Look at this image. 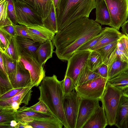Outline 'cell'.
<instances>
[{
	"instance_id": "cell-1",
	"label": "cell",
	"mask_w": 128,
	"mask_h": 128,
	"mask_svg": "<svg viewBox=\"0 0 128 128\" xmlns=\"http://www.w3.org/2000/svg\"><path fill=\"white\" fill-rule=\"evenodd\" d=\"M102 30L95 20L86 17L80 18L56 34L52 40L58 58L67 61L81 46L99 34Z\"/></svg>"
},
{
	"instance_id": "cell-2",
	"label": "cell",
	"mask_w": 128,
	"mask_h": 128,
	"mask_svg": "<svg viewBox=\"0 0 128 128\" xmlns=\"http://www.w3.org/2000/svg\"><path fill=\"white\" fill-rule=\"evenodd\" d=\"M40 96L38 100L42 102L50 112L62 124L64 127L70 128L67 121L63 107L64 94L62 81L56 76H46L38 86Z\"/></svg>"
},
{
	"instance_id": "cell-3",
	"label": "cell",
	"mask_w": 128,
	"mask_h": 128,
	"mask_svg": "<svg viewBox=\"0 0 128 128\" xmlns=\"http://www.w3.org/2000/svg\"><path fill=\"white\" fill-rule=\"evenodd\" d=\"M96 0H60L56 10L58 32L77 19L88 18Z\"/></svg>"
},
{
	"instance_id": "cell-4",
	"label": "cell",
	"mask_w": 128,
	"mask_h": 128,
	"mask_svg": "<svg viewBox=\"0 0 128 128\" xmlns=\"http://www.w3.org/2000/svg\"><path fill=\"white\" fill-rule=\"evenodd\" d=\"M122 94V90L107 81L100 101L104 108L108 125L110 126L116 124L118 108Z\"/></svg>"
},
{
	"instance_id": "cell-5",
	"label": "cell",
	"mask_w": 128,
	"mask_h": 128,
	"mask_svg": "<svg viewBox=\"0 0 128 128\" xmlns=\"http://www.w3.org/2000/svg\"><path fill=\"white\" fill-rule=\"evenodd\" d=\"M107 81V78L98 77L76 86L75 90L80 98L100 99Z\"/></svg>"
},
{
	"instance_id": "cell-6",
	"label": "cell",
	"mask_w": 128,
	"mask_h": 128,
	"mask_svg": "<svg viewBox=\"0 0 128 128\" xmlns=\"http://www.w3.org/2000/svg\"><path fill=\"white\" fill-rule=\"evenodd\" d=\"M110 15L112 27L119 30L128 18V0H104Z\"/></svg>"
},
{
	"instance_id": "cell-7",
	"label": "cell",
	"mask_w": 128,
	"mask_h": 128,
	"mask_svg": "<svg viewBox=\"0 0 128 128\" xmlns=\"http://www.w3.org/2000/svg\"><path fill=\"white\" fill-rule=\"evenodd\" d=\"M16 21L20 25H43L41 18L22 0H13Z\"/></svg>"
},
{
	"instance_id": "cell-8",
	"label": "cell",
	"mask_w": 128,
	"mask_h": 128,
	"mask_svg": "<svg viewBox=\"0 0 128 128\" xmlns=\"http://www.w3.org/2000/svg\"><path fill=\"white\" fill-rule=\"evenodd\" d=\"M19 61L29 72L32 84L34 86H38L46 76L43 66L34 56L26 52H22Z\"/></svg>"
},
{
	"instance_id": "cell-9",
	"label": "cell",
	"mask_w": 128,
	"mask_h": 128,
	"mask_svg": "<svg viewBox=\"0 0 128 128\" xmlns=\"http://www.w3.org/2000/svg\"><path fill=\"white\" fill-rule=\"evenodd\" d=\"M91 52L89 50L76 51L67 60L65 76L70 77L75 85L81 70L85 66L87 65Z\"/></svg>"
},
{
	"instance_id": "cell-10",
	"label": "cell",
	"mask_w": 128,
	"mask_h": 128,
	"mask_svg": "<svg viewBox=\"0 0 128 128\" xmlns=\"http://www.w3.org/2000/svg\"><path fill=\"white\" fill-rule=\"evenodd\" d=\"M80 99L75 89L70 94L64 96L63 108L67 121L70 128H75Z\"/></svg>"
},
{
	"instance_id": "cell-11",
	"label": "cell",
	"mask_w": 128,
	"mask_h": 128,
	"mask_svg": "<svg viewBox=\"0 0 128 128\" xmlns=\"http://www.w3.org/2000/svg\"><path fill=\"white\" fill-rule=\"evenodd\" d=\"M100 99L80 98L75 128H82L91 116L100 106Z\"/></svg>"
},
{
	"instance_id": "cell-12",
	"label": "cell",
	"mask_w": 128,
	"mask_h": 128,
	"mask_svg": "<svg viewBox=\"0 0 128 128\" xmlns=\"http://www.w3.org/2000/svg\"><path fill=\"white\" fill-rule=\"evenodd\" d=\"M9 79L13 89L24 88L32 85L29 72L20 61L17 62L15 70Z\"/></svg>"
},
{
	"instance_id": "cell-13",
	"label": "cell",
	"mask_w": 128,
	"mask_h": 128,
	"mask_svg": "<svg viewBox=\"0 0 128 128\" xmlns=\"http://www.w3.org/2000/svg\"><path fill=\"white\" fill-rule=\"evenodd\" d=\"M28 33L31 39L34 42L42 43L48 40H52L55 34L43 25H29Z\"/></svg>"
},
{
	"instance_id": "cell-14",
	"label": "cell",
	"mask_w": 128,
	"mask_h": 128,
	"mask_svg": "<svg viewBox=\"0 0 128 128\" xmlns=\"http://www.w3.org/2000/svg\"><path fill=\"white\" fill-rule=\"evenodd\" d=\"M108 125V119L102 105L96 110L82 128H105Z\"/></svg>"
},
{
	"instance_id": "cell-15",
	"label": "cell",
	"mask_w": 128,
	"mask_h": 128,
	"mask_svg": "<svg viewBox=\"0 0 128 128\" xmlns=\"http://www.w3.org/2000/svg\"><path fill=\"white\" fill-rule=\"evenodd\" d=\"M103 35L98 43L90 50H95L108 44L118 41L122 34L117 29L112 27L102 28Z\"/></svg>"
},
{
	"instance_id": "cell-16",
	"label": "cell",
	"mask_w": 128,
	"mask_h": 128,
	"mask_svg": "<svg viewBox=\"0 0 128 128\" xmlns=\"http://www.w3.org/2000/svg\"><path fill=\"white\" fill-rule=\"evenodd\" d=\"M42 18V21L48 16L52 0H22Z\"/></svg>"
},
{
	"instance_id": "cell-17",
	"label": "cell",
	"mask_w": 128,
	"mask_h": 128,
	"mask_svg": "<svg viewBox=\"0 0 128 128\" xmlns=\"http://www.w3.org/2000/svg\"><path fill=\"white\" fill-rule=\"evenodd\" d=\"M34 87V86L32 85L24 88L14 96L8 99L0 100V106H8L12 103L15 101L18 102L20 105L23 104L25 106L28 105L31 99L32 94V89Z\"/></svg>"
},
{
	"instance_id": "cell-18",
	"label": "cell",
	"mask_w": 128,
	"mask_h": 128,
	"mask_svg": "<svg viewBox=\"0 0 128 128\" xmlns=\"http://www.w3.org/2000/svg\"><path fill=\"white\" fill-rule=\"evenodd\" d=\"M96 18L95 21L102 25L112 27L111 19L109 10L104 0H96Z\"/></svg>"
},
{
	"instance_id": "cell-19",
	"label": "cell",
	"mask_w": 128,
	"mask_h": 128,
	"mask_svg": "<svg viewBox=\"0 0 128 128\" xmlns=\"http://www.w3.org/2000/svg\"><path fill=\"white\" fill-rule=\"evenodd\" d=\"M54 45L52 40L40 43L36 51L37 59L39 63L44 65L47 60L52 58L54 52Z\"/></svg>"
},
{
	"instance_id": "cell-20",
	"label": "cell",
	"mask_w": 128,
	"mask_h": 128,
	"mask_svg": "<svg viewBox=\"0 0 128 128\" xmlns=\"http://www.w3.org/2000/svg\"><path fill=\"white\" fill-rule=\"evenodd\" d=\"M33 128H62V122L54 116L48 118H34L27 124Z\"/></svg>"
},
{
	"instance_id": "cell-21",
	"label": "cell",
	"mask_w": 128,
	"mask_h": 128,
	"mask_svg": "<svg viewBox=\"0 0 128 128\" xmlns=\"http://www.w3.org/2000/svg\"><path fill=\"white\" fill-rule=\"evenodd\" d=\"M16 37L22 52H26L36 59V51L40 43L34 42L32 39L16 36Z\"/></svg>"
},
{
	"instance_id": "cell-22",
	"label": "cell",
	"mask_w": 128,
	"mask_h": 128,
	"mask_svg": "<svg viewBox=\"0 0 128 128\" xmlns=\"http://www.w3.org/2000/svg\"><path fill=\"white\" fill-rule=\"evenodd\" d=\"M108 66V81L128 70V63L117 58Z\"/></svg>"
},
{
	"instance_id": "cell-23",
	"label": "cell",
	"mask_w": 128,
	"mask_h": 128,
	"mask_svg": "<svg viewBox=\"0 0 128 128\" xmlns=\"http://www.w3.org/2000/svg\"><path fill=\"white\" fill-rule=\"evenodd\" d=\"M128 118V96L122 94L118 105L115 125L119 128Z\"/></svg>"
},
{
	"instance_id": "cell-24",
	"label": "cell",
	"mask_w": 128,
	"mask_h": 128,
	"mask_svg": "<svg viewBox=\"0 0 128 128\" xmlns=\"http://www.w3.org/2000/svg\"><path fill=\"white\" fill-rule=\"evenodd\" d=\"M116 50L117 58L128 63V36L122 34L118 40Z\"/></svg>"
},
{
	"instance_id": "cell-25",
	"label": "cell",
	"mask_w": 128,
	"mask_h": 128,
	"mask_svg": "<svg viewBox=\"0 0 128 128\" xmlns=\"http://www.w3.org/2000/svg\"><path fill=\"white\" fill-rule=\"evenodd\" d=\"M16 111L11 107L0 106V128H9L10 122L15 120Z\"/></svg>"
},
{
	"instance_id": "cell-26",
	"label": "cell",
	"mask_w": 128,
	"mask_h": 128,
	"mask_svg": "<svg viewBox=\"0 0 128 128\" xmlns=\"http://www.w3.org/2000/svg\"><path fill=\"white\" fill-rule=\"evenodd\" d=\"M43 25L55 34L58 32L56 9L53 2L47 17L43 21Z\"/></svg>"
},
{
	"instance_id": "cell-27",
	"label": "cell",
	"mask_w": 128,
	"mask_h": 128,
	"mask_svg": "<svg viewBox=\"0 0 128 128\" xmlns=\"http://www.w3.org/2000/svg\"><path fill=\"white\" fill-rule=\"evenodd\" d=\"M2 52L17 62L20 61V55L22 52L15 37H12L6 50Z\"/></svg>"
},
{
	"instance_id": "cell-28",
	"label": "cell",
	"mask_w": 128,
	"mask_h": 128,
	"mask_svg": "<svg viewBox=\"0 0 128 128\" xmlns=\"http://www.w3.org/2000/svg\"><path fill=\"white\" fill-rule=\"evenodd\" d=\"M53 116H54L51 114L22 110L19 108L17 110L15 114V120L17 122L25 117H28L34 118H48Z\"/></svg>"
},
{
	"instance_id": "cell-29",
	"label": "cell",
	"mask_w": 128,
	"mask_h": 128,
	"mask_svg": "<svg viewBox=\"0 0 128 128\" xmlns=\"http://www.w3.org/2000/svg\"><path fill=\"white\" fill-rule=\"evenodd\" d=\"M101 77L95 72L90 70L87 65L81 70L78 77L76 86L91 80Z\"/></svg>"
},
{
	"instance_id": "cell-30",
	"label": "cell",
	"mask_w": 128,
	"mask_h": 128,
	"mask_svg": "<svg viewBox=\"0 0 128 128\" xmlns=\"http://www.w3.org/2000/svg\"><path fill=\"white\" fill-rule=\"evenodd\" d=\"M108 81L113 86L122 90L128 85V70Z\"/></svg>"
},
{
	"instance_id": "cell-31",
	"label": "cell",
	"mask_w": 128,
	"mask_h": 128,
	"mask_svg": "<svg viewBox=\"0 0 128 128\" xmlns=\"http://www.w3.org/2000/svg\"><path fill=\"white\" fill-rule=\"evenodd\" d=\"M102 63L99 54L95 50L91 51L87 62V65L90 69L94 71Z\"/></svg>"
},
{
	"instance_id": "cell-32",
	"label": "cell",
	"mask_w": 128,
	"mask_h": 128,
	"mask_svg": "<svg viewBox=\"0 0 128 128\" xmlns=\"http://www.w3.org/2000/svg\"><path fill=\"white\" fill-rule=\"evenodd\" d=\"M1 52L4 67L9 78L15 70L17 61L10 58L4 52Z\"/></svg>"
},
{
	"instance_id": "cell-33",
	"label": "cell",
	"mask_w": 128,
	"mask_h": 128,
	"mask_svg": "<svg viewBox=\"0 0 128 128\" xmlns=\"http://www.w3.org/2000/svg\"><path fill=\"white\" fill-rule=\"evenodd\" d=\"M117 41H116L108 44L96 50L100 54L103 63L116 48Z\"/></svg>"
},
{
	"instance_id": "cell-34",
	"label": "cell",
	"mask_w": 128,
	"mask_h": 128,
	"mask_svg": "<svg viewBox=\"0 0 128 128\" xmlns=\"http://www.w3.org/2000/svg\"><path fill=\"white\" fill-rule=\"evenodd\" d=\"M19 108L22 110L52 114L46 105L42 102L40 100L37 103L30 107H28L23 106L21 107H20Z\"/></svg>"
},
{
	"instance_id": "cell-35",
	"label": "cell",
	"mask_w": 128,
	"mask_h": 128,
	"mask_svg": "<svg viewBox=\"0 0 128 128\" xmlns=\"http://www.w3.org/2000/svg\"><path fill=\"white\" fill-rule=\"evenodd\" d=\"M62 81L64 96L70 94L76 87L74 81L70 77L65 76L64 79Z\"/></svg>"
},
{
	"instance_id": "cell-36",
	"label": "cell",
	"mask_w": 128,
	"mask_h": 128,
	"mask_svg": "<svg viewBox=\"0 0 128 128\" xmlns=\"http://www.w3.org/2000/svg\"><path fill=\"white\" fill-rule=\"evenodd\" d=\"M103 35V32L102 30L101 32L99 34L82 44L76 51L90 50V49L98 43Z\"/></svg>"
},
{
	"instance_id": "cell-37",
	"label": "cell",
	"mask_w": 128,
	"mask_h": 128,
	"mask_svg": "<svg viewBox=\"0 0 128 128\" xmlns=\"http://www.w3.org/2000/svg\"><path fill=\"white\" fill-rule=\"evenodd\" d=\"M0 29L4 31L13 37L16 36L14 24L9 18L0 21Z\"/></svg>"
},
{
	"instance_id": "cell-38",
	"label": "cell",
	"mask_w": 128,
	"mask_h": 128,
	"mask_svg": "<svg viewBox=\"0 0 128 128\" xmlns=\"http://www.w3.org/2000/svg\"><path fill=\"white\" fill-rule=\"evenodd\" d=\"M13 37L8 33L0 29V51L4 52L6 50Z\"/></svg>"
},
{
	"instance_id": "cell-39",
	"label": "cell",
	"mask_w": 128,
	"mask_h": 128,
	"mask_svg": "<svg viewBox=\"0 0 128 128\" xmlns=\"http://www.w3.org/2000/svg\"><path fill=\"white\" fill-rule=\"evenodd\" d=\"M12 89L8 79L0 72V96Z\"/></svg>"
},
{
	"instance_id": "cell-40",
	"label": "cell",
	"mask_w": 128,
	"mask_h": 128,
	"mask_svg": "<svg viewBox=\"0 0 128 128\" xmlns=\"http://www.w3.org/2000/svg\"><path fill=\"white\" fill-rule=\"evenodd\" d=\"M0 21L9 17L8 10V3L6 0H0Z\"/></svg>"
},
{
	"instance_id": "cell-41",
	"label": "cell",
	"mask_w": 128,
	"mask_h": 128,
	"mask_svg": "<svg viewBox=\"0 0 128 128\" xmlns=\"http://www.w3.org/2000/svg\"><path fill=\"white\" fill-rule=\"evenodd\" d=\"M16 36L31 38L28 33V29L26 26L14 24Z\"/></svg>"
},
{
	"instance_id": "cell-42",
	"label": "cell",
	"mask_w": 128,
	"mask_h": 128,
	"mask_svg": "<svg viewBox=\"0 0 128 128\" xmlns=\"http://www.w3.org/2000/svg\"><path fill=\"white\" fill-rule=\"evenodd\" d=\"M8 3V10L9 18L12 23L15 24H17L16 21L14 4L13 0H6Z\"/></svg>"
},
{
	"instance_id": "cell-43",
	"label": "cell",
	"mask_w": 128,
	"mask_h": 128,
	"mask_svg": "<svg viewBox=\"0 0 128 128\" xmlns=\"http://www.w3.org/2000/svg\"><path fill=\"white\" fill-rule=\"evenodd\" d=\"M108 71L107 66L102 63L94 72L99 75L100 77L107 79Z\"/></svg>"
},
{
	"instance_id": "cell-44",
	"label": "cell",
	"mask_w": 128,
	"mask_h": 128,
	"mask_svg": "<svg viewBox=\"0 0 128 128\" xmlns=\"http://www.w3.org/2000/svg\"><path fill=\"white\" fill-rule=\"evenodd\" d=\"M23 88L13 89L0 96V100L8 99L14 96L20 92Z\"/></svg>"
},
{
	"instance_id": "cell-45",
	"label": "cell",
	"mask_w": 128,
	"mask_h": 128,
	"mask_svg": "<svg viewBox=\"0 0 128 128\" xmlns=\"http://www.w3.org/2000/svg\"><path fill=\"white\" fill-rule=\"evenodd\" d=\"M0 72L5 76L9 80L8 76L6 72L4 65L2 53L0 52Z\"/></svg>"
},
{
	"instance_id": "cell-46",
	"label": "cell",
	"mask_w": 128,
	"mask_h": 128,
	"mask_svg": "<svg viewBox=\"0 0 128 128\" xmlns=\"http://www.w3.org/2000/svg\"><path fill=\"white\" fill-rule=\"evenodd\" d=\"M121 27L123 34L128 36V20L124 23Z\"/></svg>"
},
{
	"instance_id": "cell-47",
	"label": "cell",
	"mask_w": 128,
	"mask_h": 128,
	"mask_svg": "<svg viewBox=\"0 0 128 128\" xmlns=\"http://www.w3.org/2000/svg\"><path fill=\"white\" fill-rule=\"evenodd\" d=\"M20 105V104L18 102L15 101L12 103L8 106L6 107H11L15 110H17L20 108L19 106Z\"/></svg>"
},
{
	"instance_id": "cell-48",
	"label": "cell",
	"mask_w": 128,
	"mask_h": 128,
	"mask_svg": "<svg viewBox=\"0 0 128 128\" xmlns=\"http://www.w3.org/2000/svg\"><path fill=\"white\" fill-rule=\"evenodd\" d=\"M18 124L17 122L15 120L12 121L10 123L9 125V128H15Z\"/></svg>"
},
{
	"instance_id": "cell-49",
	"label": "cell",
	"mask_w": 128,
	"mask_h": 128,
	"mask_svg": "<svg viewBox=\"0 0 128 128\" xmlns=\"http://www.w3.org/2000/svg\"><path fill=\"white\" fill-rule=\"evenodd\" d=\"M120 128H128V118H126L124 122Z\"/></svg>"
},
{
	"instance_id": "cell-50",
	"label": "cell",
	"mask_w": 128,
	"mask_h": 128,
	"mask_svg": "<svg viewBox=\"0 0 128 128\" xmlns=\"http://www.w3.org/2000/svg\"><path fill=\"white\" fill-rule=\"evenodd\" d=\"M122 94L128 96V85L122 90Z\"/></svg>"
},
{
	"instance_id": "cell-51",
	"label": "cell",
	"mask_w": 128,
	"mask_h": 128,
	"mask_svg": "<svg viewBox=\"0 0 128 128\" xmlns=\"http://www.w3.org/2000/svg\"><path fill=\"white\" fill-rule=\"evenodd\" d=\"M52 0L54 3L55 9L56 10L58 7L60 0Z\"/></svg>"
}]
</instances>
